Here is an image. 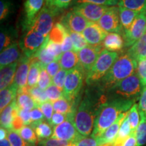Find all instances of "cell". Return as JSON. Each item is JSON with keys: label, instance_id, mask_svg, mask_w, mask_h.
<instances>
[{"label": "cell", "instance_id": "obj_1", "mask_svg": "<svg viewBox=\"0 0 146 146\" xmlns=\"http://www.w3.org/2000/svg\"><path fill=\"white\" fill-rule=\"evenodd\" d=\"M74 115L73 123L83 137L92 135L95 120L101 106L108 100L106 94L96 86H88Z\"/></svg>", "mask_w": 146, "mask_h": 146}, {"label": "cell", "instance_id": "obj_2", "mask_svg": "<svg viewBox=\"0 0 146 146\" xmlns=\"http://www.w3.org/2000/svg\"><path fill=\"white\" fill-rule=\"evenodd\" d=\"M130 100L109 99L100 107L95 120L94 129L91 136L98 138L108 128L115 123L122 113L128 112L135 104Z\"/></svg>", "mask_w": 146, "mask_h": 146}, {"label": "cell", "instance_id": "obj_3", "mask_svg": "<svg viewBox=\"0 0 146 146\" xmlns=\"http://www.w3.org/2000/svg\"><path fill=\"white\" fill-rule=\"evenodd\" d=\"M137 64V62L131 57L128 52L123 53L118 56L112 68L106 75L94 86L105 94L116 84L135 72Z\"/></svg>", "mask_w": 146, "mask_h": 146}, {"label": "cell", "instance_id": "obj_4", "mask_svg": "<svg viewBox=\"0 0 146 146\" xmlns=\"http://www.w3.org/2000/svg\"><path fill=\"white\" fill-rule=\"evenodd\" d=\"M142 87L137 71L132 75L122 80L105 93L108 100L122 99L130 100L135 103L139 100Z\"/></svg>", "mask_w": 146, "mask_h": 146}, {"label": "cell", "instance_id": "obj_5", "mask_svg": "<svg viewBox=\"0 0 146 146\" xmlns=\"http://www.w3.org/2000/svg\"><path fill=\"white\" fill-rule=\"evenodd\" d=\"M118 56L117 52L103 49L96 63L87 74L85 77L87 85L88 86L96 85L112 68Z\"/></svg>", "mask_w": 146, "mask_h": 146}, {"label": "cell", "instance_id": "obj_6", "mask_svg": "<svg viewBox=\"0 0 146 146\" xmlns=\"http://www.w3.org/2000/svg\"><path fill=\"white\" fill-rule=\"evenodd\" d=\"M60 10L54 5L45 3L33 21L27 26L23 27V30H31L45 36H48L54 26L55 18Z\"/></svg>", "mask_w": 146, "mask_h": 146}, {"label": "cell", "instance_id": "obj_7", "mask_svg": "<svg viewBox=\"0 0 146 146\" xmlns=\"http://www.w3.org/2000/svg\"><path fill=\"white\" fill-rule=\"evenodd\" d=\"M87 74L79 65L68 71L63 88L64 97L70 102H76L83 85L84 76Z\"/></svg>", "mask_w": 146, "mask_h": 146}, {"label": "cell", "instance_id": "obj_8", "mask_svg": "<svg viewBox=\"0 0 146 146\" xmlns=\"http://www.w3.org/2000/svg\"><path fill=\"white\" fill-rule=\"evenodd\" d=\"M24 32L25 33L19 41V46L23 55L31 58L39 50L49 36H45L31 30H25Z\"/></svg>", "mask_w": 146, "mask_h": 146}, {"label": "cell", "instance_id": "obj_9", "mask_svg": "<svg viewBox=\"0 0 146 146\" xmlns=\"http://www.w3.org/2000/svg\"><path fill=\"white\" fill-rule=\"evenodd\" d=\"M146 33V10L140 12L131 28L124 32L125 47H131Z\"/></svg>", "mask_w": 146, "mask_h": 146}, {"label": "cell", "instance_id": "obj_10", "mask_svg": "<svg viewBox=\"0 0 146 146\" xmlns=\"http://www.w3.org/2000/svg\"><path fill=\"white\" fill-rule=\"evenodd\" d=\"M52 138L58 139L71 143H76L83 137L73 123V118L67 116V119L64 123L54 127Z\"/></svg>", "mask_w": 146, "mask_h": 146}, {"label": "cell", "instance_id": "obj_11", "mask_svg": "<svg viewBox=\"0 0 146 146\" xmlns=\"http://www.w3.org/2000/svg\"><path fill=\"white\" fill-rule=\"evenodd\" d=\"M110 7L96 3H83L73 7L72 10L81 15L87 21L97 23L100 20Z\"/></svg>", "mask_w": 146, "mask_h": 146}, {"label": "cell", "instance_id": "obj_12", "mask_svg": "<svg viewBox=\"0 0 146 146\" xmlns=\"http://www.w3.org/2000/svg\"><path fill=\"white\" fill-rule=\"evenodd\" d=\"M98 23L106 32L120 33L123 27L120 21L119 8L110 7Z\"/></svg>", "mask_w": 146, "mask_h": 146}, {"label": "cell", "instance_id": "obj_13", "mask_svg": "<svg viewBox=\"0 0 146 146\" xmlns=\"http://www.w3.org/2000/svg\"><path fill=\"white\" fill-rule=\"evenodd\" d=\"M103 45L87 46L78 52L79 58V66L86 74L89 72L96 63L98 57L103 50Z\"/></svg>", "mask_w": 146, "mask_h": 146}, {"label": "cell", "instance_id": "obj_14", "mask_svg": "<svg viewBox=\"0 0 146 146\" xmlns=\"http://www.w3.org/2000/svg\"><path fill=\"white\" fill-rule=\"evenodd\" d=\"M60 23L62 24L69 31L82 33L89 22L72 10L62 16Z\"/></svg>", "mask_w": 146, "mask_h": 146}, {"label": "cell", "instance_id": "obj_15", "mask_svg": "<svg viewBox=\"0 0 146 146\" xmlns=\"http://www.w3.org/2000/svg\"><path fill=\"white\" fill-rule=\"evenodd\" d=\"M82 34L88 44L91 46H97L102 44L108 33L106 32L98 23L89 22Z\"/></svg>", "mask_w": 146, "mask_h": 146}, {"label": "cell", "instance_id": "obj_16", "mask_svg": "<svg viewBox=\"0 0 146 146\" xmlns=\"http://www.w3.org/2000/svg\"><path fill=\"white\" fill-rule=\"evenodd\" d=\"M31 65V59L23 55L21 59L18 62L17 70H16L14 85L18 90H21L27 87L28 83L29 70Z\"/></svg>", "mask_w": 146, "mask_h": 146}, {"label": "cell", "instance_id": "obj_17", "mask_svg": "<svg viewBox=\"0 0 146 146\" xmlns=\"http://www.w3.org/2000/svg\"><path fill=\"white\" fill-rule=\"evenodd\" d=\"M19 48V44L17 42H15L10 46L7 47L6 49L1 52V55H0V68H1V70L7 66L18 62V60L21 59L22 55Z\"/></svg>", "mask_w": 146, "mask_h": 146}, {"label": "cell", "instance_id": "obj_18", "mask_svg": "<svg viewBox=\"0 0 146 146\" xmlns=\"http://www.w3.org/2000/svg\"><path fill=\"white\" fill-rule=\"evenodd\" d=\"M128 112L122 113L121 114L118 116L117 120L115 121L114 124H112L110 127L108 128L103 134L100 137H98V140H99L100 145L102 144L108 143H114L115 139L117 137V135L118 132H119L120 126H121L122 123L125 119L126 117L128 115Z\"/></svg>", "mask_w": 146, "mask_h": 146}, {"label": "cell", "instance_id": "obj_19", "mask_svg": "<svg viewBox=\"0 0 146 146\" xmlns=\"http://www.w3.org/2000/svg\"><path fill=\"white\" fill-rule=\"evenodd\" d=\"M18 108L16 99L1 112V127L7 131L12 130V123L14 118L18 115Z\"/></svg>", "mask_w": 146, "mask_h": 146}, {"label": "cell", "instance_id": "obj_20", "mask_svg": "<svg viewBox=\"0 0 146 146\" xmlns=\"http://www.w3.org/2000/svg\"><path fill=\"white\" fill-rule=\"evenodd\" d=\"M45 0H26L24 3L25 18L23 27H26L33 21L43 8Z\"/></svg>", "mask_w": 146, "mask_h": 146}, {"label": "cell", "instance_id": "obj_21", "mask_svg": "<svg viewBox=\"0 0 146 146\" xmlns=\"http://www.w3.org/2000/svg\"><path fill=\"white\" fill-rule=\"evenodd\" d=\"M104 48L113 52L120 51L125 46V40L120 33H109L102 42Z\"/></svg>", "mask_w": 146, "mask_h": 146}, {"label": "cell", "instance_id": "obj_22", "mask_svg": "<svg viewBox=\"0 0 146 146\" xmlns=\"http://www.w3.org/2000/svg\"><path fill=\"white\" fill-rule=\"evenodd\" d=\"M17 66L18 62H16L1 69V72H0V89L1 91L11 86L14 83Z\"/></svg>", "mask_w": 146, "mask_h": 146}, {"label": "cell", "instance_id": "obj_23", "mask_svg": "<svg viewBox=\"0 0 146 146\" xmlns=\"http://www.w3.org/2000/svg\"><path fill=\"white\" fill-rule=\"evenodd\" d=\"M59 63L62 69L66 71L72 70L79 65L78 52L68 51L63 53L59 59Z\"/></svg>", "mask_w": 146, "mask_h": 146}, {"label": "cell", "instance_id": "obj_24", "mask_svg": "<svg viewBox=\"0 0 146 146\" xmlns=\"http://www.w3.org/2000/svg\"><path fill=\"white\" fill-rule=\"evenodd\" d=\"M16 103L19 109L31 111L37 107V105L28 92V87L18 90L16 97Z\"/></svg>", "mask_w": 146, "mask_h": 146}, {"label": "cell", "instance_id": "obj_25", "mask_svg": "<svg viewBox=\"0 0 146 146\" xmlns=\"http://www.w3.org/2000/svg\"><path fill=\"white\" fill-rule=\"evenodd\" d=\"M133 58L137 62L146 59V33L135 44H133L127 51Z\"/></svg>", "mask_w": 146, "mask_h": 146}, {"label": "cell", "instance_id": "obj_26", "mask_svg": "<svg viewBox=\"0 0 146 146\" xmlns=\"http://www.w3.org/2000/svg\"><path fill=\"white\" fill-rule=\"evenodd\" d=\"M53 107L55 112L61 113V114L68 115L75 114L76 109V106L75 105V102L72 103L66 99L64 97L60 98V99L56 100L52 102Z\"/></svg>", "mask_w": 146, "mask_h": 146}, {"label": "cell", "instance_id": "obj_27", "mask_svg": "<svg viewBox=\"0 0 146 146\" xmlns=\"http://www.w3.org/2000/svg\"><path fill=\"white\" fill-rule=\"evenodd\" d=\"M118 8H119L120 23H121L124 32L127 31L131 28L133 22L135 21L137 16H138V14L140 12L125 8H121V7H118Z\"/></svg>", "mask_w": 146, "mask_h": 146}, {"label": "cell", "instance_id": "obj_28", "mask_svg": "<svg viewBox=\"0 0 146 146\" xmlns=\"http://www.w3.org/2000/svg\"><path fill=\"white\" fill-rule=\"evenodd\" d=\"M31 127L34 129L39 141L51 138L54 133V128H52L50 123L45 120L35 125H31Z\"/></svg>", "mask_w": 146, "mask_h": 146}, {"label": "cell", "instance_id": "obj_29", "mask_svg": "<svg viewBox=\"0 0 146 146\" xmlns=\"http://www.w3.org/2000/svg\"><path fill=\"white\" fill-rule=\"evenodd\" d=\"M17 33L14 29L11 27L1 28V33H0V50L1 52L15 43V39L17 38Z\"/></svg>", "mask_w": 146, "mask_h": 146}, {"label": "cell", "instance_id": "obj_30", "mask_svg": "<svg viewBox=\"0 0 146 146\" xmlns=\"http://www.w3.org/2000/svg\"><path fill=\"white\" fill-rule=\"evenodd\" d=\"M18 89L14 84L0 92V109L1 112L16 99Z\"/></svg>", "mask_w": 146, "mask_h": 146}, {"label": "cell", "instance_id": "obj_31", "mask_svg": "<svg viewBox=\"0 0 146 146\" xmlns=\"http://www.w3.org/2000/svg\"><path fill=\"white\" fill-rule=\"evenodd\" d=\"M30 59L31 65L29 70L28 83H27L28 88H32L37 85L40 71H41V64L34 58H30Z\"/></svg>", "mask_w": 146, "mask_h": 146}, {"label": "cell", "instance_id": "obj_32", "mask_svg": "<svg viewBox=\"0 0 146 146\" xmlns=\"http://www.w3.org/2000/svg\"><path fill=\"white\" fill-rule=\"evenodd\" d=\"M68 33V30L61 23H56L49 35V38L50 41L54 43L62 45Z\"/></svg>", "mask_w": 146, "mask_h": 146}, {"label": "cell", "instance_id": "obj_33", "mask_svg": "<svg viewBox=\"0 0 146 146\" xmlns=\"http://www.w3.org/2000/svg\"><path fill=\"white\" fill-rule=\"evenodd\" d=\"M128 116V115H127ZM132 131H131L130 123H129V118L128 116L124 120V121L120 126L119 132H118L117 137L115 139L114 141V146H122L124 143L127 139L132 134Z\"/></svg>", "mask_w": 146, "mask_h": 146}, {"label": "cell", "instance_id": "obj_34", "mask_svg": "<svg viewBox=\"0 0 146 146\" xmlns=\"http://www.w3.org/2000/svg\"><path fill=\"white\" fill-rule=\"evenodd\" d=\"M118 6L141 12L146 10V0H119Z\"/></svg>", "mask_w": 146, "mask_h": 146}, {"label": "cell", "instance_id": "obj_35", "mask_svg": "<svg viewBox=\"0 0 146 146\" xmlns=\"http://www.w3.org/2000/svg\"><path fill=\"white\" fill-rule=\"evenodd\" d=\"M18 133L25 141L32 146H35L36 144L39 143V139L36 137L34 129L31 126L25 125Z\"/></svg>", "mask_w": 146, "mask_h": 146}, {"label": "cell", "instance_id": "obj_36", "mask_svg": "<svg viewBox=\"0 0 146 146\" xmlns=\"http://www.w3.org/2000/svg\"><path fill=\"white\" fill-rule=\"evenodd\" d=\"M128 118H129V123H130L131 129L132 133H135L137 129L139 124L140 123L139 112L138 104H135L128 112Z\"/></svg>", "mask_w": 146, "mask_h": 146}, {"label": "cell", "instance_id": "obj_37", "mask_svg": "<svg viewBox=\"0 0 146 146\" xmlns=\"http://www.w3.org/2000/svg\"><path fill=\"white\" fill-rule=\"evenodd\" d=\"M68 31L69 35H70L71 39H72L73 44V50L74 52H78L80 50H83V48L88 46V43L83 34Z\"/></svg>", "mask_w": 146, "mask_h": 146}, {"label": "cell", "instance_id": "obj_38", "mask_svg": "<svg viewBox=\"0 0 146 146\" xmlns=\"http://www.w3.org/2000/svg\"><path fill=\"white\" fill-rule=\"evenodd\" d=\"M28 92L30 96L32 97L33 99L35 102L37 106L41 104L44 103L45 102L49 101L45 93V90H43L36 85V86L28 88Z\"/></svg>", "mask_w": 146, "mask_h": 146}, {"label": "cell", "instance_id": "obj_39", "mask_svg": "<svg viewBox=\"0 0 146 146\" xmlns=\"http://www.w3.org/2000/svg\"><path fill=\"white\" fill-rule=\"evenodd\" d=\"M140 123L136 130V138L137 146H143L146 143V118L140 116Z\"/></svg>", "mask_w": 146, "mask_h": 146}, {"label": "cell", "instance_id": "obj_40", "mask_svg": "<svg viewBox=\"0 0 146 146\" xmlns=\"http://www.w3.org/2000/svg\"><path fill=\"white\" fill-rule=\"evenodd\" d=\"M52 84V78L48 74L45 66L41 65V71H40L37 86L43 90H46Z\"/></svg>", "mask_w": 146, "mask_h": 146}, {"label": "cell", "instance_id": "obj_41", "mask_svg": "<svg viewBox=\"0 0 146 146\" xmlns=\"http://www.w3.org/2000/svg\"><path fill=\"white\" fill-rule=\"evenodd\" d=\"M7 138L12 146H32L21 137L19 133L13 130H8Z\"/></svg>", "mask_w": 146, "mask_h": 146}, {"label": "cell", "instance_id": "obj_42", "mask_svg": "<svg viewBox=\"0 0 146 146\" xmlns=\"http://www.w3.org/2000/svg\"><path fill=\"white\" fill-rule=\"evenodd\" d=\"M46 93L47 99L50 102H54L56 100L60 99V98H63V90L60 89L54 84H52L50 87L45 90Z\"/></svg>", "mask_w": 146, "mask_h": 146}, {"label": "cell", "instance_id": "obj_43", "mask_svg": "<svg viewBox=\"0 0 146 146\" xmlns=\"http://www.w3.org/2000/svg\"><path fill=\"white\" fill-rule=\"evenodd\" d=\"M46 47L47 52L51 56H53L56 60H59L60 56L62 54L61 45L54 43V42L50 41V39H49L48 41L47 42L46 47Z\"/></svg>", "mask_w": 146, "mask_h": 146}, {"label": "cell", "instance_id": "obj_44", "mask_svg": "<svg viewBox=\"0 0 146 146\" xmlns=\"http://www.w3.org/2000/svg\"><path fill=\"white\" fill-rule=\"evenodd\" d=\"M74 143L51 137L47 139L40 140L38 144L39 146H73Z\"/></svg>", "mask_w": 146, "mask_h": 146}, {"label": "cell", "instance_id": "obj_45", "mask_svg": "<svg viewBox=\"0 0 146 146\" xmlns=\"http://www.w3.org/2000/svg\"><path fill=\"white\" fill-rule=\"evenodd\" d=\"M13 5L10 0H1L0 1V20L4 21L10 15L12 11Z\"/></svg>", "mask_w": 146, "mask_h": 146}, {"label": "cell", "instance_id": "obj_46", "mask_svg": "<svg viewBox=\"0 0 146 146\" xmlns=\"http://www.w3.org/2000/svg\"><path fill=\"white\" fill-rule=\"evenodd\" d=\"M41 110V112H43V115H44L45 119L47 120V121L48 123H50V121L51 119H52V117L54 114V107H53V104L52 102L50 101H47L45 102L44 103L41 104L37 106Z\"/></svg>", "mask_w": 146, "mask_h": 146}, {"label": "cell", "instance_id": "obj_47", "mask_svg": "<svg viewBox=\"0 0 146 146\" xmlns=\"http://www.w3.org/2000/svg\"><path fill=\"white\" fill-rule=\"evenodd\" d=\"M119 0H74L72 2V5H76L80 3H96L98 5H106V6L112 7L115 6L116 4L118 5Z\"/></svg>", "mask_w": 146, "mask_h": 146}, {"label": "cell", "instance_id": "obj_48", "mask_svg": "<svg viewBox=\"0 0 146 146\" xmlns=\"http://www.w3.org/2000/svg\"><path fill=\"white\" fill-rule=\"evenodd\" d=\"M67 73H68V72L66 70L60 69L59 72L52 78V84H54V85H56V86L63 90Z\"/></svg>", "mask_w": 146, "mask_h": 146}, {"label": "cell", "instance_id": "obj_49", "mask_svg": "<svg viewBox=\"0 0 146 146\" xmlns=\"http://www.w3.org/2000/svg\"><path fill=\"white\" fill-rule=\"evenodd\" d=\"M137 73L141 81L142 87L146 86V59L138 62Z\"/></svg>", "mask_w": 146, "mask_h": 146}, {"label": "cell", "instance_id": "obj_50", "mask_svg": "<svg viewBox=\"0 0 146 146\" xmlns=\"http://www.w3.org/2000/svg\"><path fill=\"white\" fill-rule=\"evenodd\" d=\"M100 143L98 138L92 136L83 137L79 141L74 143L73 146H100Z\"/></svg>", "mask_w": 146, "mask_h": 146}, {"label": "cell", "instance_id": "obj_51", "mask_svg": "<svg viewBox=\"0 0 146 146\" xmlns=\"http://www.w3.org/2000/svg\"><path fill=\"white\" fill-rule=\"evenodd\" d=\"M138 108L140 116H145L146 118V86L142 89L141 96L139 100Z\"/></svg>", "mask_w": 146, "mask_h": 146}, {"label": "cell", "instance_id": "obj_52", "mask_svg": "<svg viewBox=\"0 0 146 146\" xmlns=\"http://www.w3.org/2000/svg\"><path fill=\"white\" fill-rule=\"evenodd\" d=\"M31 115L32 120V123L31 125H35V124H37L44 120V115H43V112H41V110L38 107H36L35 108H34L31 111Z\"/></svg>", "mask_w": 146, "mask_h": 146}, {"label": "cell", "instance_id": "obj_53", "mask_svg": "<svg viewBox=\"0 0 146 146\" xmlns=\"http://www.w3.org/2000/svg\"><path fill=\"white\" fill-rule=\"evenodd\" d=\"M45 68H46V70L50 76L53 78L60 70L61 67H60L59 60H56V61L52 62L47 64Z\"/></svg>", "mask_w": 146, "mask_h": 146}, {"label": "cell", "instance_id": "obj_54", "mask_svg": "<svg viewBox=\"0 0 146 146\" xmlns=\"http://www.w3.org/2000/svg\"><path fill=\"white\" fill-rule=\"evenodd\" d=\"M67 119V115L61 114V113L54 112L50 121V125L53 127L59 125Z\"/></svg>", "mask_w": 146, "mask_h": 146}, {"label": "cell", "instance_id": "obj_55", "mask_svg": "<svg viewBox=\"0 0 146 146\" xmlns=\"http://www.w3.org/2000/svg\"><path fill=\"white\" fill-rule=\"evenodd\" d=\"M18 116L21 118L25 125H31L32 123L31 115V111L27 110L19 109L18 111Z\"/></svg>", "mask_w": 146, "mask_h": 146}, {"label": "cell", "instance_id": "obj_56", "mask_svg": "<svg viewBox=\"0 0 146 146\" xmlns=\"http://www.w3.org/2000/svg\"><path fill=\"white\" fill-rule=\"evenodd\" d=\"M73 1L74 0H52L51 5L62 10V9L68 8L71 4H72Z\"/></svg>", "mask_w": 146, "mask_h": 146}, {"label": "cell", "instance_id": "obj_57", "mask_svg": "<svg viewBox=\"0 0 146 146\" xmlns=\"http://www.w3.org/2000/svg\"><path fill=\"white\" fill-rule=\"evenodd\" d=\"M61 47H62V51L63 53L68 52V51H72L73 50L72 41L70 35H69L68 33V34L66 35V36L65 39L62 42V43Z\"/></svg>", "mask_w": 146, "mask_h": 146}, {"label": "cell", "instance_id": "obj_58", "mask_svg": "<svg viewBox=\"0 0 146 146\" xmlns=\"http://www.w3.org/2000/svg\"><path fill=\"white\" fill-rule=\"evenodd\" d=\"M25 126V125L18 115L14 118L13 123H12V130L15 131L16 132H19Z\"/></svg>", "mask_w": 146, "mask_h": 146}, {"label": "cell", "instance_id": "obj_59", "mask_svg": "<svg viewBox=\"0 0 146 146\" xmlns=\"http://www.w3.org/2000/svg\"><path fill=\"white\" fill-rule=\"evenodd\" d=\"M122 146H137L136 133H133L127 139V140L124 142V143Z\"/></svg>", "mask_w": 146, "mask_h": 146}, {"label": "cell", "instance_id": "obj_60", "mask_svg": "<svg viewBox=\"0 0 146 146\" xmlns=\"http://www.w3.org/2000/svg\"><path fill=\"white\" fill-rule=\"evenodd\" d=\"M7 135H8V131L1 127V129H0V140H3L6 138Z\"/></svg>", "mask_w": 146, "mask_h": 146}, {"label": "cell", "instance_id": "obj_61", "mask_svg": "<svg viewBox=\"0 0 146 146\" xmlns=\"http://www.w3.org/2000/svg\"><path fill=\"white\" fill-rule=\"evenodd\" d=\"M0 146H12L10 141L8 138H5L3 140H0Z\"/></svg>", "mask_w": 146, "mask_h": 146}, {"label": "cell", "instance_id": "obj_62", "mask_svg": "<svg viewBox=\"0 0 146 146\" xmlns=\"http://www.w3.org/2000/svg\"><path fill=\"white\" fill-rule=\"evenodd\" d=\"M100 146H114V143H108L102 144V145H100Z\"/></svg>", "mask_w": 146, "mask_h": 146}, {"label": "cell", "instance_id": "obj_63", "mask_svg": "<svg viewBox=\"0 0 146 146\" xmlns=\"http://www.w3.org/2000/svg\"><path fill=\"white\" fill-rule=\"evenodd\" d=\"M52 1V0H45V3H47V4H48V5H51Z\"/></svg>", "mask_w": 146, "mask_h": 146}]
</instances>
